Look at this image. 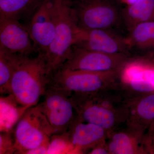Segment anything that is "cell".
<instances>
[{
	"mask_svg": "<svg viewBox=\"0 0 154 154\" xmlns=\"http://www.w3.org/2000/svg\"><path fill=\"white\" fill-rule=\"evenodd\" d=\"M122 14L129 33L136 25L154 21V0H138L132 5L123 7Z\"/></svg>",
	"mask_w": 154,
	"mask_h": 154,
	"instance_id": "cell-16",
	"label": "cell"
},
{
	"mask_svg": "<svg viewBox=\"0 0 154 154\" xmlns=\"http://www.w3.org/2000/svg\"><path fill=\"white\" fill-rule=\"evenodd\" d=\"M72 143L79 153L105 143L107 131L96 125L82 121L79 117L68 130Z\"/></svg>",
	"mask_w": 154,
	"mask_h": 154,
	"instance_id": "cell-12",
	"label": "cell"
},
{
	"mask_svg": "<svg viewBox=\"0 0 154 154\" xmlns=\"http://www.w3.org/2000/svg\"><path fill=\"white\" fill-rule=\"evenodd\" d=\"M55 133L38 105L30 107L23 113L14 129L15 153L25 154L49 142Z\"/></svg>",
	"mask_w": 154,
	"mask_h": 154,
	"instance_id": "cell-6",
	"label": "cell"
},
{
	"mask_svg": "<svg viewBox=\"0 0 154 154\" xmlns=\"http://www.w3.org/2000/svg\"><path fill=\"white\" fill-rule=\"evenodd\" d=\"M73 15L79 30H104L128 38L123 7L116 0H71Z\"/></svg>",
	"mask_w": 154,
	"mask_h": 154,
	"instance_id": "cell-3",
	"label": "cell"
},
{
	"mask_svg": "<svg viewBox=\"0 0 154 154\" xmlns=\"http://www.w3.org/2000/svg\"><path fill=\"white\" fill-rule=\"evenodd\" d=\"M23 56L14 54L0 48V92L10 94L11 79Z\"/></svg>",
	"mask_w": 154,
	"mask_h": 154,
	"instance_id": "cell-19",
	"label": "cell"
},
{
	"mask_svg": "<svg viewBox=\"0 0 154 154\" xmlns=\"http://www.w3.org/2000/svg\"><path fill=\"white\" fill-rule=\"evenodd\" d=\"M133 59L124 54H109L73 45L62 67L75 70L122 72Z\"/></svg>",
	"mask_w": 154,
	"mask_h": 154,
	"instance_id": "cell-7",
	"label": "cell"
},
{
	"mask_svg": "<svg viewBox=\"0 0 154 154\" xmlns=\"http://www.w3.org/2000/svg\"><path fill=\"white\" fill-rule=\"evenodd\" d=\"M109 90L91 95H70L81 119L101 127L107 132L126 121L129 107V101L124 98L108 96Z\"/></svg>",
	"mask_w": 154,
	"mask_h": 154,
	"instance_id": "cell-2",
	"label": "cell"
},
{
	"mask_svg": "<svg viewBox=\"0 0 154 154\" xmlns=\"http://www.w3.org/2000/svg\"><path fill=\"white\" fill-rule=\"evenodd\" d=\"M28 109L19 105L9 94L1 97V132L11 131Z\"/></svg>",
	"mask_w": 154,
	"mask_h": 154,
	"instance_id": "cell-18",
	"label": "cell"
},
{
	"mask_svg": "<svg viewBox=\"0 0 154 154\" xmlns=\"http://www.w3.org/2000/svg\"><path fill=\"white\" fill-rule=\"evenodd\" d=\"M110 131L108 143L106 144L110 154H132L139 153L140 147L136 137L131 132Z\"/></svg>",
	"mask_w": 154,
	"mask_h": 154,
	"instance_id": "cell-17",
	"label": "cell"
},
{
	"mask_svg": "<svg viewBox=\"0 0 154 154\" xmlns=\"http://www.w3.org/2000/svg\"><path fill=\"white\" fill-rule=\"evenodd\" d=\"M79 154L68 131L54 134L50 138L47 154Z\"/></svg>",
	"mask_w": 154,
	"mask_h": 154,
	"instance_id": "cell-20",
	"label": "cell"
},
{
	"mask_svg": "<svg viewBox=\"0 0 154 154\" xmlns=\"http://www.w3.org/2000/svg\"><path fill=\"white\" fill-rule=\"evenodd\" d=\"M130 53L134 60L143 61L154 55V21L140 23L129 31Z\"/></svg>",
	"mask_w": 154,
	"mask_h": 154,
	"instance_id": "cell-14",
	"label": "cell"
},
{
	"mask_svg": "<svg viewBox=\"0 0 154 154\" xmlns=\"http://www.w3.org/2000/svg\"><path fill=\"white\" fill-rule=\"evenodd\" d=\"M45 0H0V15L18 21L28 22Z\"/></svg>",
	"mask_w": 154,
	"mask_h": 154,
	"instance_id": "cell-15",
	"label": "cell"
},
{
	"mask_svg": "<svg viewBox=\"0 0 154 154\" xmlns=\"http://www.w3.org/2000/svg\"><path fill=\"white\" fill-rule=\"evenodd\" d=\"M0 48L23 56L36 51L29 32L20 21L0 15Z\"/></svg>",
	"mask_w": 154,
	"mask_h": 154,
	"instance_id": "cell-11",
	"label": "cell"
},
{
	"mask_svg": "<svg viewBox=\"0 0 154 154\" xmlns=\"http://www.w3.org/2000/svg\"><path fill=\"white\" fill-rule=\"evenodd\" d=\"M54 9L55 35L52 43L43 54L51 73L65 62L79 30L73 15L71 0H54Z\"/></svg>",
	"mask_w": 154,
	"mask_h": 154,
	"instance_id": "cell-5",
	"label": "cell"
},
{
	"mask_svg": "<svg viewBox=\"0 0 154 154\" xmlns=\"http://www.w3.org/2000/svg\"><path fill=\"white\" fill-rule=\"evenodd\" d=\"M152 147L154 149V134L153 135H152Z\"/></svg>",
	"mask_w": 154,
	"mask_h": 154,
	"instance_id": "cell-26",
	"label": "cell"
},
{
	"mask_svg": "<svg viewBox=\"0 0 154 154\" xmlns=\"http://www.w3.org/2000/svg\"><path fill=\"white\" fill-rule=\"evenodd\" d=\"M122 7H126V6L134 4L138 0H116Z\"/></svg>",
	"mask_w": 154,
	"mask_h": 154,
	"instance_id": "cell-25",
	"label": "cell"
},
{
	"mask_svg": "<svg viewBox=\"0 0 154 154\" xmlns=\"http://www.w3.org/2000/svg\"><path fill=\"white\" fill-rule=\"evenodd\" d=\"M134 106V117L138 121L149 122L154 120V94L143 96ZM135 118V119H136Z\"/></svg>",
	"mask_w": 154,
	"mask_h": 154,
	"instance_id": "cell-21",
	"label": "cell"
},
{
	"mask_svg": "<svg viewBox=\"0 0 154 154\" xmlns=\"http://www.w3.org/2000/svg\"><path fill=\"white\" fill-rule=\"evenodd\" d=\"M74 45L92 51L124 54L131 57L127 38L109 30L79 29Z\"/></svg>",
	"mask_w": 154,
	"mask_h": 154,
	"instance_id": "cell-10",
	"label": "cell"
},
{
	"mask_svg": "<svg viewBox=\"0 0 154 154\" xmlns=\"http://www.w3.org/2000/svg\"><path fill=\"white\" fill-rule=\"evenodd\" d=\"M122 72H95L60 68L51 75L48 86L69 95H88L119 87Z\"/></svg>",
	"mask_w": 154,
	"mask_h": 154,
	"instance_id": "cell-4",
	"label": "cell"
},
{
	"mask_svg": "<svg viewBox=\"0 0 154 154\" xmlns=\"http://www.w3.org/2000/svg\"><path fill=\"white\" fill-rule=\"evenodd\" d=\"M24 25L29 32L36 51L45 54L55 35L54 0H45Z\"/></svg>",
	"mask_w": 154,
	"mask_h": 154,
	"instance_id": "cell-9",
	"label": "cell"
},
{
	"mask_svg": "<svg viewBox=\"0 0 154 154\" xmlns=\"http://www.w3.org/2000/svg\"><path fill=\"white\" fill-rule=\"evenodd\" d=\"M43 101L38 105L55 134L66 132L79 115L70 96L60 89L48 86Z\"/></svg>",
	"mask_w": 154,
	"mask_h": 154,
	"instance_id": "cell-8",
	"label": "cell"
},
{
	"mask_svg": "<svg viewBox=\"0 0 154 154\" xmlns=\"http://www.w3.org/2000/svg\"><path fill=\"white\" fill-rule=\"evenodd\" d=\"M49 141L43 144L36 148L26 152L25 154H47Z\"/></svg>",
	"mask_w": 154,
	"mask_h": 154,
	"instance_id": "cell-23",
	"label": "cell"
},
{
	"mask_svg": "<svg viewBox=\"0 0 154 154\" xmlns=\"http://www.w3.org/2000/svg\"><path fill=\"white\" fill-rule=\"evenodd\" d=\"M120 87L138 94L154 91V67L139 61L128 64L122 73Z\"/></svg>",
	"mask_w": 154,
	"mask_h": 154,
	"instance_id": "cell-13",
	"label": "cell"
},
{
	"mask_svg": "<svg viewBox=\"0 0 154 154\" xmlns=\"http://www.w3.org/2000/svg\"><path fill=\"white\" fill-rule=\"evenodd\" d=\"M91 154H110L107 145L105 146V143L99 145L91 150L88 153Z\"/></svg>",
	"mask_w": 154,
	"mask_h": 154,
	"instance_id": "cell-24",
	"label": "cell"
},
{
	"mask_svg": "<svg viewBox=\"0 0 154 154\" xmlns=\"http://www.w3.org/2000/svg\"><path fill=\"white\" fill-rule=\"evenodd\" d=\"M15 139L11 131H3L0 134V154L15 153Z\"/></svg>",
	"mask_w": 154,
	"mask_h": 154,
	"instance_id": "cell-22",
	"label": "cell"
},
{
	"mask_svg": "<svg viewBox=\"0 0 154 154\" xmlns=\"http://www.w3.org/2000/svg\"><path fill=\"white\" fill-rule=\"evenodd\" d=\"M51 74L43 54L22 56L11 79L10 94L26 109L36 106L47 89Z\"/></svg>",
	"mask_w": 154,
	"mask_h": 154,
	"instance_id": "cell-1",
	"label": "cell"
}]
</instances>
